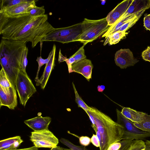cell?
I'll list each match as a JSON object with an SVG mask.
<instances>
[{
	"mask_svg": "<svg viewBox=\"0 0 150 150\" xmlns=\"http://www.w3.org/2000/svg\"><path fill=\"white\" fill-rule=\"evenodd\" d=\"M48 16L33 17L29 13L8 15L0 13L2 39L30 42L34 48L55 28L48 21Z\"/></svg>",
	"mask_w": 150,
	"mask_h": 150,
	"instance_id": "obj_1",
	"label": "cell"
},
{
	"mask_svg": "<svg viewBox=\"0 0 150 150\" xmlns=\"http://www.w3.org/2000/svg\"><path fill=\"white\" fill-rule=\"evenodd\" d=\"M27 43L2 39L0 44V63L16 87V80L23 59L28 53Z\"/></svg>",
	"mask_w": 150,
	"mask_h": 150,
	"instance_id": "obj_2",
	"label": "cell"
},
{
	"mask_svg": "<svg viewBox=\"0 0 150 150\" xmlns=\"http://www.w3.org/2000/svg\"><path fill=\"white\" fill-rule=\"evenodd\" d=\"M88 111L93 117L96 131L100 135V150H107L111 144L122 140L123 128L121 125L96 108L89 106Z\"/></svg>",
	"mask_w": 150,
	"mask_h": 150,
	"instance_id": "obj_3",
	"label": "cell"
},
{
	"mask_svg": "<svg viewBox=\"0 0 150 150\" xmlns=\"http://www.w3.org/2000/svg\"><path fill=\"white\" fill-rule=\"evenodd\" d=\"M110 26L108 25L106 18L97 20L85 18L81 22V32L78 41L82 43L85 46L104 34Z\"/></svg>",
	"mask_w": 150,
	"mask_h": 150,
	"instance_id": "obj_4",
	"label": "cell"
},
{
	"mask_svg": "<svg viewBox=\"0 0 150 150\" xmlns=\"http://www.w3.org/2000/svg\"><path fill=\"white\" fill-rule=\"evenodd\" d=\"M81 32V22L67 27L54 28L42 41H56L63 44L77 41Z\"/></svg>",
	"mask_w": 150,
	"mask_h": 150,
	"instance_id": "obj_5",
	"label": "cell"
},
{
	"mask_svg": "<svg viewBox=\"0 0 150 150\" xmlns=\"http://www.w3.org/2000/svg\"><path fill=\"white\" fill-rule=\"evenodd\" d=\"M15 86L20 103L25 107L28 100L37 91L26 72L20 70L17 78Z\"/></svg>",
	"mask_w": 150,
	"mask_h": 150,
	"instance_id": "obj_6",
	"label": "cell"
},
{
	"mask_svg": "<svg viewBox=\"0 0 150 150\" xmlns=\"http://www.w3.org/2000/svg\"><path fill=\"white\" fill-rule=\"evenodd\" d=\"M117 116V122L123 128V134L122 139H143L150 137V132L142 130L137 127L133 122L125 117L121 111L116 109Z\"/></svg>",
	"mask_w": 150,
	"mask_h": 150,
	"instance_id": "obj_7",
	"label": "cell"
},
{
	"mask_svg": "<svg viewBox=\"0 0 150 150\" xmlns=\"http://www.w3.org/2000/svg\"><path fill=\"white\" fill-rule=\"evenodd\" d=\"M30 139L38 148H51L57 146L59 142L58 138L48 129L32 132Z\"/></svg>",
	"mask_w": 150,
	"mask_h": 150,
	"instance_id": "obj_8",
	"label": "cell"
},
{
	"mask_svg": "<svg viewBox=\"0 0 150 150\" xmlns=\"http://www.w3.org/2000/svg\"><path fill=\"white\" fill-rule=\"evenodd\" d=\"M115 61L116 65L122 69L133 66L139 62L134 57L129 49H121L117 51L115 54Z\"/></svg>",
	"mask_w": 150,
	"mask_h": 150,
	"instance_id": "obj_9",
	"label": "cell"
},
{
	"mask_svg": "<svg viewBox=\"0 0 150 150\" xmlns=\"http://www.w3.org/2000/svg\"><path fill=\"white\" fill-rule=\"evenodd\" d=\"M16 87L13 86L4 90L0 88V107L2 106L14 110L18 104Z\"/></svg>",
	"mask_w": 150,
	"mask_h": 150,
	"instance_id": "obj_10",
	"label": "cell"
},
{
	"mask_svg": "<svg viewBox=\"0 0 150 150\" xmlns=\"http://www.w3.org/2000/svg\"><path fill=\"white\" fill-rule=\"evenodd\" d=\"M133 0H125L119 4L107 15L106 20L109 26L112 25L124 14Z\"/></svg>",
	"mask_w": 150,
	"mask_h": 150,
	"instance_id": "obj_11",
	"label": "cell"
},
{
	"mask_svg": "<svg viewBox=\"0 0 150 150\" xmlns=\"http://www.w3.org/2000/svg\"><path fill=\"white\" fill-rule=\"evenodd\" d=\"M93 68L91 61L86 58L75 62L72 65L73 72L82 74L88 81L91 78Z\"/></svg>",
	"mask_w": 150,
	"mask_h": 150,
	"instance_id": "obj_12",
	"label": "cell"
},
{
	"mask_svg": "<svg viewBox=\"0 0 150 150\" xmlns=\"http://www.w3.org/2000/svg\"><path fill=\"white\" fill-rule=\"evenodd\" d=\"M51 120L52 118L49 117H42L40 115L25 120L24 122L34 131L38 132L48 129Z\"/></svg>",
	"mask_w": 150,
	"mask_h": 150,
	"instance_id": "obj_13",
	"label": "cell"
},
{
	"mask_svg": "<svg viewBox=\"0 0 150 150\" xmlns=\"http://www.w3.org/2000/svg\"><path fill=\"white\" fill-rule=\"evenodd\" d=\"M52 54L48 63L45 64L44 71L41 77L36 83V85H40L41 89L45 88L49 79L51 73L55 66V55L56 52V46L54 44L52 49Z\"/></svg>",
	"mask_w": 150,
	"mask_h": 150,
	"instance_id": "obj_14",
	"label": "cell"
},
{
	"mask_svg": "<svg viewBox=\"0 0 150 150\" xmlns=\"http://www.w3.org/2000/svg\"><path fill=\"white\" fill-rule=\"evenodd\" d=\"M150 7V0H133L125 12L113 25L116 24L130 15L137 13L143 10H146Z\"/></svg>",
	"mask_w": 150,
	"mask_h": 150,
	"instance_id": "obj_15",
	"label": "cell"
},
{
	"mask_svg": "<svg viewBox=\"0 0 150 150\" xmlns=\"http://www.w3.org/2000/svg\"><path fill=\"white\" fill-rule=\"evenodd\" d=\"M37 1L27 0L26 1L8 8L0 13L8 15L18 14L25 13H29L32 8L35 7L36 2Z\"/></svg>",
	"mask_w": 150,
	"mask_h": 150,
	"instance_id": "obj_16",
	"label": "cell"
},
{
	"mask_svg": "<svg viewBox=\"0 0 150 150\" xmlns=\"http://www.w3.org/2000/svg\"><path fill=\"white\" fill-rule=\"evenodd\" d=\"M122 114L126 118L133 122L139 123L143 121L146 113L139 112L129 108L124 107L121 111Z\"/></svg>",
	"mask_w": 150,
	"mask_h": 150,
	"instance_id": "obj_17",
	"label": "cell"
},
{
	"mask_svg": "<svg viewBox=\"0 0 150 150\" xmlns=\"http://www.w3.org/2000/svg\"><path fill=\"white\" fill-rule=\"evenodd\" d=\"M23 142L20 136L1 140L0 150H12L17 149Z\"/></svg>",
	"mask_w": 150,
	"mask_h": 150,
	"instance_id": "obj_18",
	"label": "cell"
},
{
	"mask_svg": "<svg viewBox=\"0 0 150 150\" xmlns=\"http://www.w3.org/2000/svg\"><path fill=\"white\" fill-rule=\"evenodd\" d=\"M139 12L134 14L130 15L116 24L110 26L108 30L102 36L103 38L105 37V42L107 40L111 35L116 31H119L121 27L124 24L137 15Z\"/></svg>",
	"mask_w": 150,
	"mask_h": 150,
	"instance_id": "obj_19",
	"label": "cell"
},
{
	"mask_svg": "<svg viewBox=\"0 0 150 150\" xmlns=\"http://www.w3.org/2000/svg\"><path fill=\"white\" fill-rule=\"evenodd\" d=\"M13 86L5 70L2 68L0 71V88L6 90Z\"/></svg>",
	"mask_w": 150,
	"mask_h": 150,
	"instance_id": "obj_20",
	"label": "cell"
},
{
	"mask_svg": "<svg viewBox=\"0 0 150 150\" xmlns=\"http://www.w3.org/2000/svg\"><path fill=\"white\" fill-rule=\"evenodd\" d=\"M127 33L124 31H117L110 36L107 40L105 42L104 45H105L108 43L110 45L116 44L125 37Z\"/></svg>",
	"mask_w": 150,
	"mask_h": 150,
	"instance_id": "obj_21",
	"label": "cell"
},
{
	"mask_svg": "<svg viewBox=\"0 0 150 150\" xmlns=\"http://www.w3.org/2000/svg\"><path fill=\"white\" fill-rule=\"evenodd\" d=\"M145 10H143L140 12L137 15L124 24L120 28L119 31L126 32L139 20Z\"/></svg>",
	"mask_w": 150,
	"mask_h": 150,
	"instance_id": "obj_22",
	"label": "cell"
},
{
	"mask_svg": "<svg viewBox=\"0 0 150 150\" xmlns=\"http://www.w3.org/2000/svg\"><path fill=\"white\" fill-rule=\"evenodd\" d=\"M27 0H2L0 1V12L8 8L26 1Z\"/></svg>",
	"mask_w": 150,
	"mask_h": 150,
	"instance_id": "obj_23",
	"label": "cell"
},
{
	"mask_svg": "<svg viewBox=\"0 0 150 150\" xmlns=\"http://www.w3.org/2000/svg\"><path fill=\"white\" fill-rule=\"evenodd\" d=\"M134 125L139 129L150 132V115L146 114L144 120L139 123H134Z\"/></svg>",
	"mask_w": 150,
	"mask_h": 150,
	"instance_id": "obj_24",
	"label": "cell"
},
{
	"mask_svg": "<svg viewBox=\"0 0 150 150\" xmlns=\"http://www.w3.org/2000/svg\"><path fill=\"white\" fill-rule=\"evenodd\" d=\"M72 85L75 94V101L78 104V107L81 108L86 112L88 111L89 106L86 105L79 95L73 82L72 83Z\"/></svg>",
	"mask_w": 150,
	"mask_h": 150,
	"instance_id": "obj_25",
	"label": "cell"
},
{
	"mask_svg": "<svg viewBox=\"0 0 150 150\" xmlns=\"http://www.w3.org/2000/svg\"><path fill=\"white\" fill-rule=\"evenodd\" d=\"M52 51L51 50L49 54L48 57L46 59L42 58L41 56L37 57L36 61L38 63V67L36 77L35 80L36 82H37L39 80L38 74L41 67L44 64H46L48 63L52 55Z\"/></svg>",
	"mask_w": 150,
	"mask_h": 150,
	"instance_id": "obj_26",
	"label": "cell"
},
{
	"mask_svg": "<svg viewBox=\"0 0 150 150\" xmlns=\"http://www.w3.org/2000/svg\"><path fill=\"white\" fill-rule=\"evenodd\" d=\"M58 61L59 62L65 61L68 66L69 73H70L73 72L72 70V65L75 62V60L72 56H71L69 58L67 59L62 55L60 49L59 50Z\"/></svg>",
	"mask_w": 150,
	"mask_h": 150,
	"instance_id": "obj_27",
	"label": "cell"
},
{
	"mask_svg": "<svg viewBox=\"0 0 150 150\" xmlns=\"http://www.w3.org/2000/svg\"><path fill=\"white\" fill-rule=\"evenodd\" d=\"M145 148V142L142 139H136L132 141L128 150H144Z\"/></svg>",
	"mask_w": 150,
	"mask_h": 150,
	"instance_id": "obj_28",
	"label": "cell"
},
{
	"mask_svg": "<svg viewBox=\"0 0 150 150\" xmlns=\"http://www.w3.org/2000/svg\"><path fill=\"white\" fill-rule=\"evenodd\" d=\"M60 141L62 143L68 147L71 150H88L84 146L76 145L64 138H61L60 139Z\"/></svg>",
	"mask_w": 150,
	"mask_h": 150,
	"instance_id": "obj_29",
	"label": "cell"
},
{
	"mask_svg": "<svg viewBox=\"0 0 150 150\" xmlns=\"http://www.w3.org/2000/svg\"><path fill=\"white\" fill-rule=\"evenodd\" d=\"M45 10L44 6L35 7L31 9L29 11V13L32 16L36 17L44 15L45 14Z\"/></svg>",
	"mask_w": 150,
	"mask_h": 150,
	"instance_id": "obj_30",
	"label": "cell"
},
{
	"mask_svg": "<svg viewBox=\"0 0 150 150\" xmlns=\"http://www.w3.org/2000/svg\"><path fill=\"white\" fill-rule=\"evenodd\" d=\"M84 46H82L75 54L71 56L74 59L75 62L86 58V56L85 54Z\"/></svg>",
	"mask_w": 150,
	"mask_h": 150,
	"instance_id": "obj_31",
	"label": "cell"
},
{
	"mask_svg": "<svg viewBox=\"0 0 150 150\" xmlns=\"http://www.w3.org/2000/svg\"><path fill=\"white\" fill-rule=\"evenodd\" d=\"M68 132L78 138L79 139L80 144L83 146H88L91 142V138L88 136H82L79 137L74 134L71 133L69 131H68Z\"/></svg>",
	"mask_w": 150,
	"mask_h": 150,
	"instance_id": "obj_32",
	"label": "cell"
},
{
	"mask_svg": "<svg viewBox=\"0 0 150 150\" xmlns=\"http://www.w3.org/2000/svg\"><path fill=\"white\" fill-rule=\"evenodd\" d=\"M133 140L130 139H123L122 145L118 150H128Z\"/></svg>",
	"mask_w": 150,
	"mask_h": 150,
	"instance_id": "obj_33",
	"label": "cell"
},
{
	"mask_svg": "<svg viewBox=\"0 0 150 150\" xmlns=\"http://www.w3.org/2000/svg\"><path fill=\"white\" fill-rule=\"evenodd\" d=\"M123 143V139L114 143L110 145L107 150H118L121 147Z\"/></svg>",
	"mask_w": 150,
	"mask_h": 150,
	"instance_id": "obj_34",
	"label": "cell"
},
{
	"mask_svg": "<svg viewBox=\"0 0 150 150\" xmlns=\"http://www.w3.org/2000/svg\"><path fill=\"white\" fill-rule=\"evenodd\" d=\"M142 56L144 60L150 62V46L143 51Z\"/></svg>",
	"mask_w": 150,
	"mask_h": 150,
	"instance_id": "obj_35",
	"label": "cell"
},
{
	"mask_svg": "<svg viewBox=\"0 0 150 150\" xmlns=\"http://www.w3.org/2000/svg\"><path fill=\"white\" fill-rule=\"evenodd\" d=\"M144 26L147 30L150 31V14L146 16L144 19Z\"/></svg>",
	"mask_w": 150,
	"mask_h": 150,
	"instance_id": "obj_36",
	"label": "cell"
},
{
	"mask_svg": "<svg viewBox=\"0 0 150 150\" xmlns=\"http://www.w3.org/2000/svg\"><path fill=\"white\" fill-rule=\"evenodd\" d=\"M91 142L96 147L100 146V144L99 140L96 134H93L91 138Z\"/></svg>",
	"mask_w": 150,
	"mask_h": 150,
	"instance_id": "obj_37",
	"label": "cell"
},
{
	"mask_svg": "<svg viewBox=\"0 0 150 150\" xmlns=\"http://www.w3.org/2000/svg\"><path fill=\"white\" fill-rule=\"evenodd\" d=\"M86 113L88 116L90 120L92 123L91 126L93 128L95 132H96V128L93 117L88 111Z\"/></svg>",
	"mask_w": 150,
	"mask_h": 150,
	"instance_id": "obj_38",
	"label": "cell"
},
{
	"mask_svg": "<svg viewBox=\"0 0 150 150\" xmlns=\"http://www.w3.org/2000/svg\"><path fill=\"white\" fill-rule=\"evenodd\" d=\"M12 150H38V148L34 146L29 148H25L22 149H16Z\"/></svg>",
	"mask_w": 150,
	"mask_h": 150,
	"instance_id": "obj_39",
	"label": "cell"
},
{
	"mask_svg": "<svg viewBox=\"0 0 150 150\" xmlns=\"http://www.w3.org/2000/svg\"><path fill=\"white\" fill-rule=\"evenodd\" d=\"M145 142V148L144 150H150V140H146Z\"/></svg>",
	"mask_w": 150,
	"mask_h": 150,
	"instance_id": "obj_40",
	"label": "cell"
},
{
	"mask_svg": "<svg viewBox=\"0 0 150 150\" xmlns=\"http://www.w3.org/2000/svg\"><path fill=\"white\" fill-rule=\"evenodd\" d=\"M105 87L104 85H98L97 87V90L99 92H102L105 89Z\"/></svg>",
	"mask_w": 150,
	"mask_h": 150,
	"instance_id": "obj_41",
	"label": "cell"
},
{
	"mask_svg": "<svg viewBox=\"0 0 150 150\" xmlns=\"http://www.w3.org/2000/svg\"><path fill=\"white\" fill-rule=\"evenodd\" d=\"M50 150H63V148L60 146H57L55 147L51 148Z\"/></svg>",
	"mask_w": 150,
	"mask_h": 150,
	"instance_id": "obj_42",
	"label": "cell"
},
{
	"mask_svg": "<svg viewBox=\"0 0 150 150\" xmlns=\"http://www.w3.org/2000/svg\"><path fill=\"white\" fill-rule=\"evenodd\" d=\"M63 150H71L70 149H66L64 148H63Z\"/></svg>",
	"mask_w": 150,
	"mask_h": 150,
	"instance_id": "obj_43",
	"label": "cell"
},
{
	"mask_svg": "<svg viewBox=\"0 0 150 150\" xmlns=\"http://www.w3.org/2000/svg\"></svg>",
	"mask_w": 150,
	"mask_h": 150,
	"instance_id": "obj_44",
	"label": "cell"
}]
</instances>
